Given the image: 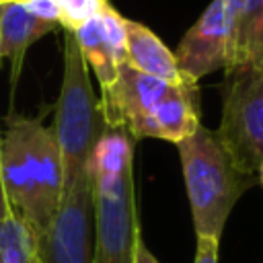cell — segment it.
<instances>
[{"instance_id": "6da1fadb", "label": "cell", "mask_w": 263, "mask_h": 263, "mask_svg": "<svg viewBox=\"0 0 263 263\" xmlns=\"http://www.w3.org/2000/svg\"><path fill=\"white\" fill-rule=\"evenodd\" d=\"M95 210L92 263H134L142 238L134 187V140L121 127H107L90 156Z\"/></svg>"}, {"instance_id": "7a4b0ae2", "label": "cell", "mask_w": 263, "mask_h": 263, "mask_svg": "<svg viewBox=\"0 0 263 263\" xmlns=\"http://www.w3.org/2000/svg\"><path fill=\"white\" fill-rule=\"evenodd\" d=\"M2 187L10 214L39 234L62 197V158L51 127L10 117L2 136Z\"/></svg>"}, {"instance_id": "3957f363", "label": "cell", "mask_w": 263, "mask_h": 263, "mask_svg": "<svg viewBox=\"0 0 263 263\" xmlns=\"http://www.w3.org/2000/svg\"><path fill=\"white\" fill-rule=\"evenodd\" d=\"M177 148L195 236L220 240L238 197L259 181L238 171L216 134L201 123Z\"/></svg>"}, {"instance_id": "277c9868", "label": "cell", "mask_w": 263, "mask_h": 263, "mask_svg": "<svg viewBox=\"0 0 263 263\" xmlns=\"http://www.w3.org/2000/svg\"><path fill=\"white\" fill-rule=\"evenodd\" d=\"M51 132L62 158V191L90 185V156L103 132V119L88 66L70 29H64V76Z\"/></svg>"}, {"instance_id": "5b68a950", "label": "cell", "mask_w": 263, "mask_h": 263, "mask_svg": "<svg viewBox=\"0 0 263 263\" xmlns=\"http://www.w3.org/2000/svg\"><path fill=\"white\" fill-rule=\"evenodd\" d=\"M224 72L222 119L214 134L236 168L261 183L263 66H232Z\"/></svg>"}, {"instance_id": "8992f818", "label": "cell", "mask_w": 263, "mask_h": 263, "mask_svg": "<svg viewBox=\"0 0 263 263\" xmlns=\"http://www.w3.org/2000/svg\"><path fill=\"white\" fill-rule=\"evenodd\" d=\"M33 240L37 263H92V187L82 185L62 191L53 216Z\"/></svg>"}, {"instance_id": "52a82bcc", "label": "cell", "mask_w": 263, "mask_h": 263, "mask_svg": "<svg viewBox=\"0 0 263 263\" xmlns=\"http://www.w3.org/2000/svg\"><path fill=\"white\" fill-rule=\"evenodd\" d=\"M228 37L230 27L224 0H212L173 53L183 78L197 84L199 78L224 70L228 62Z\"/></svg>"}, {"instance_id": "ba28073f", "label": "cell", "mask_w": 263, "mask_h": 263, "mask_svg": "<svg viewBox=\"0 0 263 263\" xmlns=\"http://www.w3.org/2000/svg\"><path fill=\"white\" fill-rule=\"evenodd\" d=\"M55 27L60 25L39 18L23 2H0V60L8 58L12 64V86L18 80L27 49Z\"/></svg>"}, {"instance_id": "9c48e42d", "label": "cell", "mask_w": 263, "mask_h": 263, "mask_svg": "<svg viewBox=\"0 0 263 263\" xmlns=\"http://www.w3.org/2000/svg\"><path fill=\"white\" fill-rule=\"evenodd\" d=\"M224 6L230 27L226 68L263 66V0H224Z\"/></svg>"}, {"instance_id": "30bf717a", "label": "cell", "mask_w": 263, "mask_h": 263, "mask_svg": "<svg viewBox=\"0 0 263 263\" xmlns=\"http://www.w3.org/2000/svg\"><path fill=\"white\" fill-rule=\"evenodd\" d=\"M123 27H125V64L127 66L171 84L191 82L183 78V74L179 72L173 51L148 27L129 18H123Z\"/></svg>"}, {"instance_id": "8fae6325", "label": "cell", "mask_w": 263, "mask_h": 263, "mask_svg": "<svg viewBox=\"0 0 263 263\" xmlns=\"http://www.w3.org/2000/svg\"><path fill=\"white\" fill-rule=\"evenodd\" d=\"M72 33H74V39L78 43V49H80L88 70H92L97 74L101 90H107L117 78L119 60L105 35L101 18L92 16L86 23H82L80 27H76Z\"/></svg>"}, {"instance_id": "7c38bea8", "label": "cell", "mask_w": 263, "mask_h": 263, "mask_svg": "<svg viewBox=\"0 0 263 263\" xmlns=\"http://www.w3.org/2000/svg\"><path fill=\"white\" fill-rule=\"evenodd\" d=\"M0 263H37L33 234L14 214L0 216Z\"/></svg>"}, {"instance_id": "4fadbf2b", "label": "cell", "mask_w": 263, "mask_h": 263, "mask_svg": "<svg viewBox=\"0 0 263 263\" xmlns=\"http://www.w3.org/2000/svg\"><path fill=\"white\" fill-rule=\"evenodd\" d=\"M60 12V27L74 31L92 16H99L107 0H55Z\"/></svg>"}, {"instance_id": "5bb4252c", "label": "cell", "mask_w": 263, "mask_h": 263, "mask_svg": "<svg viewBox=\"0 0 263 263\" xmlns=\"http://www.w3.org/2000/svg\"><path fill=\"white\" fill-rule=\"evenodd\" d=\"M23 4L33 14H37L39 18H45V21H51V23L60 25V12H58L55 0H23Z\"/></svg>"}, {"instance_id": "9a60e30c", "label": "cell", "mask_w": 263, "mask_h": 263, "mask_svg": "<svg viewBox=\"0 0 263 263\" xmlns=\"http://www.w3.org/2000/svg\"><path fill=\"white\" fill-rule=\"evenodd\" d=\"M195 238H197V249H195L193 263H218V245H220V240L203 238V236H195Z\"/></svg>"}, {"instance_id": "2e32d148", "label": "cell", "mask_w": 263, "mask_h": 263, "mask_svg": "<svg viewBox=\"0 0 263 263\" xmlns=\"http://www.w3.org/2000/svg\"><path fill=\"white\" fill-rule=\"evenodd\" d=\"M134 263H158V259L152 255V251L146 247V242L140 238L136 245V255H134Z\"/></svg>"}, {"instance_id": "e0dca14e", "label": "cell", "mask_w": 263, "mask_h": 263, "mask_svg": "<svg viewBox=\"0 0 263 263\" xmlns=\"http://www.w3.org/2000/svg\"><path fill=\"white\" fill-rule=\"evenodd\" d=\"M6 214H10V210H8L4 187H2V134H0V216H6Z\"/></svg>"}]
</instances>
